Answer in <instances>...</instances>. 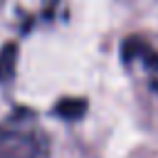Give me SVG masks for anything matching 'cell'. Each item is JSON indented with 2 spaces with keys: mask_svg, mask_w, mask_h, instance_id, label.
<instances>
[{
  "mask_svg": "<svg viewBox=\"0 0 158 158\" xmlns=\"http://www.w3.org/2000/svg\"><path fill=\"white\" fill-rule=\"evenodd\" d=\"M22 114V111H20ZM10 116L0 123V158H49V136L30 118Z\"/></svg>",
  "mask_w": 158,
  "mask_h": 158,
  "instance_id": "cell-1",
  "label": "cell"
},
{
  "mask_svg": "<svg viewBox=\"0 0 158 158\" xmlns=\"http://www.w3.org/2000/svg\"><path fill=\"white\" fill-rule=\"evenodd\" d=\"M121 59L123 64H138L148 81H151V89L158 91V52L141 37H128L123 44H121Z\"/></svg>",
  "mask_w": 158,
  "mask_h": 158,
  "instance_id": "cell-2",
  "label": "cell"
},
{
  "mask_svg": "<svg viewBox=\"0 0 158 158\" xmlns=\"http://www.w3.org/2000/svg\"><path fill=\"white\" fill-rule=\"evenodd\" d=\"M86 109H89L86 99H81V96L79 99L77 96H67V99H62V101L54 104L52 114L59 116V118H64V121H77V118H81L86 114Z\"/></svg>",
  "mask_w": 158,
  "mask_h": 158,
  "instance_id": "cell-3",
  "label": "cell"
},
{
  "mask_svg": "<svg viewBox=\"0 0 158 158\" xmlns=\"http://www.w3.org/2000/svg\"><path fill=\"white\" fill-rule=\"evenodd\" d=\"M15 67H17V44L7 42L0 49V84H7L15 77Z\"/></svg>",
  "mask_w": 158,
  "mask_h": 158,
  "instance_id": "cell-4",
  "label": "cell"
}]
</instances>
